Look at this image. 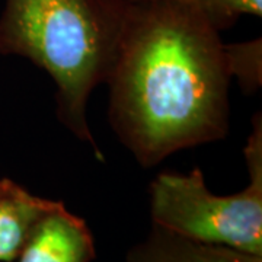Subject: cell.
Masks as SVG:
<instances>
[{"label":"cell","instance_id":"6da1fadb","mask_svg":"<svg viewBox=\"0 0 262 262\" xmlns=\"http://www.w3.org/2000/svg\"><path fill=\"white\" fill-rule=\"evenodd\" d=\"M230 69L220 32L194 0H127L110 115L143 166L227 133Z\"/></svg>","mask_w":262,"mask_h":262},{"label":"cell","instance_id":"7a4b0ae2","mask_svg":"<svg viewBox=\"0 0 262 262\" xmlns=\"http://www.w3.org/2000/svg\"><path fill=\"white\" fill-rule=\"evenodd\" d=\"M127 0H6L0 54L27 57L53 77L57 117L102 160L88 125L86 105L106 80Z\"/></svg>","mask_w":262,"mask_h":262},{"label":"cell","instance_id":"3957f363","mask_svg":"<svg viewBox=\"0 0 262 262\" xmlns=\"http://www.w3.org/2000/svg\"><path fill=\"white\" fill-rule=\"evenodd\" d=\"M245 159L249 185L234 195L208 191L201 169L162 172L150 185L155 226L203 244L262 256V122L253 120Z\"/></svg>","mask_w":262,"mask_h":262},{"label":"cell","instance_id":"277c9868","mask_svg":"<svg viewBox=\"0 0 262 262\" xmlns=\"http://www.w3.org/2000/svg\"><path fill=\"white\" fill-rule=\"evenodd\" d=\"M94 258V236L86 222L60 201L38 222L15 262H91Z\"/></svg>","mask_w":262,"mask_h":262},{"label":"cell","instance_id":"5b68a950","mask_svg":"<svg viewBox=\"0 0 262 262\" xmlns=\"http://www.w3.org/2000/svg\"><path fill=\"white\" fill-rule=\"evenodd\" d=\"M58 203L0 179V262H15L38 222Z\"/></svg>","mask_w":262,"mask_h":262},{"label":"cell","instance_id":"8992f818","mask_svg":"<svg viewBox=\"0 0 262 262\" xmlns=\"http://www.w3.org/2000/svg\"><path fill=\"white\" fill-rule=\"evenodd\" d=\"M130 262H262V256L203 244L155 226V233L130 253Z\"/></svg>","mask_w":262,"mask_h":262},{"label":"cell","instance_id":"52a82bcc","mask_svg":"<svg viewBox=\"0 0 262 262\" xmlns=\"http://www.w3.org/2000/svg\"><path fill=\"white\" fill-rule=\"evenodd\" d=\"M194 3L219 32L233 27L244 15H262V0H194Z\"/></svg>","mask_w":262,"mask_h":262},{"label":"cell","instance_id":"ba28073f","mask_svg":"<svg viewBox=\"0 0 262 262\" xmlns=\"http://www.w3.org/2000/svg\"><path fill=\"white\" fill-rule=\"evenodd\" d=\"M230 75L237 76L246 89H255L261 84V39L245 44L226 46Z\"/></svg>","mask_w":262,"mask_h":262}]
</instances>
